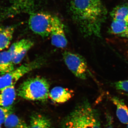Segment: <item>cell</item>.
Here are the masks:
<instances>
[{"label":"cell","mask_w":128,"mask_h":128,"mask_svg":"<svg viewBox=\"0 0 128 128\" xmlns=\"http://www.w3.org/2000/svg\"></svg>","instance_id":"23"},{"label":"cell","mask_w":128,"mask_h":128,"mask_svg":"<svg viewBox=\"0 0 128 128\" xmlns=\"http://www.w3.org/2000/svg\"><path fill=\"white\" fill-rule=\"evenodd\" d=\"M72 18L84 37H100L107 11L102 0H71Z\"/></svg>","instance_id":"1"},{"label":"cell","mask_w":128,"mask_h":128,"mask_svg":"<svg viewBox=\"0 0 128 128\" xmlns=\"http://www.w3.org/2000/svg\"><path fill=\"white\" fill-rule=\"evenodd\" d=\"M127 128H128V124H127Z\"/></svg>","instance_id":"22"},{"label":"cell","mask_w":128,"mask_h":128,"mask_svg":"<svg viewBox=\"0 0 128 128\" xmlns=\"http://www.w3.org/2000/svg\"><path fill=\"white\" fill-rule=\"evenodd\" d=\"M12 113V106L5 108L0 107V128L4 123L8 116Z\"/></svg>","instance_id":"19"},{"label":"cell","mask_w":128,"mask_h":128,"mask_svg":"<svg viewBox=\"0 0 128 128\" xmlns=\"http://www.w3.org/2000/svg\"><path fill=\"white\" fill-rule=\"evenodd\" d=\"M34 45L33 41L28 39H22L12 44L8 50L15 65L22 62L28 51Z\"/></svg>","instance_id":"7"},{"label":"cell","mask_w":128,"mask_h":128,"mask_svg":"<svg viewBox=\"0 0 128 128\" xmlns=\"http://www.w3.org/2000/svg\"><path fill=\"white\" fill-rule=\"evenodd\" d=\"M15 26L0 27V52L8 48L13 38Z\"/></svg>","instance_id":"11"},{"label":"cell","mask_w":128,"mask_h":128,"mask_svg":"<svg viewBox=\"0 0 128 128\" xmlns=\"http://www.w3.org/2000/svg\"><path fill=\"white\" fill-rule=\"evenodd\" d=\"M49 82L46 78L40 76L25 80L17 90L18 96L31 101L44 102L49 97Z\"/></svg>","instance_id":"3"},{"label":"cell","mask_w":128,"mask_h":128,"mask_svg":"<svg viewBox=\"0 0 128 128\" xmlns=\"http://www.w3.org/2000/svg\"><path fill=\"white\" fill-rule=\"evenodd\" d=\"M16 94L15 86L0 89V107L11 106L16 100Z\"/></svg>","instance_id":"10"},{"label":"cell","mask_w":128,"mask_h":128,"mask_svg":"<svg viewBox=\"0 0 128 128\" xmlns=\"http://www.w3.org/2000/svg\"><path fill=\"white\" fill-rule=\"evenodd\" d=\"M4 125L6 128H28L25 121L12 113L8 117Z\"/></svg>","instance_id":"18"},{"label":"cell","mask_w":128,"mask_h":128,"mask_svg":"<svg viewBox=\"0 0 128 128\" xmlns=\"http://www.w3.org/2000/svg\"><path fill=\"white\" fill-rule=\"evenodd\" d=\"M110 32L112 34L118 36L128 38V24L112 21L110 25Z\"/></svg>","instance_id":"17"},{"label":"cell","mask_w":128,"mask_h":128,"mask_svg":"<svg viewBox=\"0 0 128 128\" xmlns=\"http://www.w3.org/2000/svg\"><path fill=\"white\" fill-rule=\"evenodd\" d=\"M28 128H52L50 120L43 114L35 113L30 117Z\"/></svg>","instance_id":"15"},{"label":"cell","mask_w":128,"mask_h":128,"mask_svg":"<svg viewBox=\"0 0 128 128\" xmlns=\"http://www.w3.org/2000/svg\"><path fill=\"white\" fill-rule=\"evenodd\" d=\"M50 36L53 46L62 48L67 46L68 42L65 34L64 25L59 18L54 25Z\"/></svg>","instance_id":"8"},{"label":"cell","mask_w":128,"mask_h":128,"mask_svg":"<svg viewBox=\"0 0 128 128\" xmlns=\"http://www.w3.org/2000/svg\"><path fill=\"white\" fill-rule=\"evenodd\" d=\"M114 86L117 90L128 92V80L117 82H114Z\"/></svg>","instance_id":"20"},{"label":"cell","mask_w":128,"mask_h":128,"mask_svg":"<svg viewBox=\"0 0 128 128\" xmlns=\"http://www.w3.org/2000/svg\"><path fill=\"white\" fill-rule=\"evenodd\" d=\"M29 14L28 26L32 32L42 38L50 36L58 18L42 12H32Z\"/></svg>","instance_id":"4"},{"label":"cell","mask_w":128,"mask_h":128,"mask_svg":"<svg viewBox=\"0 0 128 128\" xmlns=\"http://www.w3.org/2000/svg\"><path fill=\"white\" fill-rule=\"evenodd\" d=\"M112 102L116 108L117 116L120 121L122 124H128V107L124 102L117 97H113L111 98Z\"/></svg>","instance_id":"13"},{"label":"cell","mask_w":128,"mask_h":128,"mask_svg":"<svg viewBox=\"0 0 128 128\" xmlns=\"http://www.w3.org/2000/svg\"><path fill=\"white\" fill-rule=\"evenodd\" d=\"M45 63L43 57H39L29 63L22 65L9 73L0 76V89L15 86L16 82L25 74L39 68Z\"/></svg>","instance_id":"5"},{"label":"cell","mask_w":128,"mask_h":128,"mask_svg":"<svg viewBox=\"0 0 128 128\" xmlns=\"http://www.w3.org/2000/svg\"><path fill=\"white\" fill-rule=\"evenodd\" d=\"M111 118H108L107 123L106 124V128H114L113 126Z\"/></svg>","instance_id":"21"},{"label":"cell","mask_w":128,"mask_h":128,"mask_svg":"<svg viewBox=\"0 0 128 128\" xmlns=\"http://www.w3.org/2000/svg\"><path fill=\"white\" fill-rule=\"evenodd\" d=\"M73 96V91L67 88L60 86L54 88L49 93V97L54 102L63 103L71 98Z\"/></svg>","instance_id":"9"},{"label":"cell","mask_w":128,"mask_h":128,"mask_svg":"<svg viewBox=\"0 0 128 128\" xmlns=\"http://www.w3.org/2000/svg\"></svg>","instance_id":"24"},{"label":"cell","mask_w":128,"mask_h":128,"mask_svg":"<svg viewBox=\"0 0 128 128\" xmlns=\"http://www.w3.org/2000/svg\"><path fill=\"white\" fill-rule=\"evenodd\" d=\"M12 2L10 9L14 13L25 12L29 14L33 12L34 0H12Z\"/></svg>","instance_id":"12"},{"label":"cell","mask_w":128,"mask_h":128,"mask_svg":"<svg viewBox=\"0 0 128 128\" xmlns=\"http://www.w3.org/2000/svg\"><path fill=\"white\" fill-rule=\"evenodd\" d=\"M110 16L112 21L128 24V5L124 4L117 6L112 9Z\"/></svg>","instance_id":"16"},{"label":"cell","mask_w":128,"mask_h":128,"mask_svg":"<svg viewBox=\"0 0 128 128\" xmlns=\"http://www.w3.org/2000/svg\"><path fill=\"white\" fill-rule=\"evenodd\" d=\"M63 57L66 66L76 77L83 80L87 78L88 67L86 60L82 56L65 51L63 53Z\"/></svg>","instance_id":"6"},{"label":"cell","mask_w":128,"mask_h":128,"mask_svg":"<svg viewBox=\"0 0 128 128\" xmlns=\"http://www.w3.org/2000/svg\"><path fill=\"white\" fill-rule=\"evenodd\" d=\"M61 128H101L97 112L88 102L78 105L62 122Z\"/></svg>","instance_id":"2"},{"label":"cell","mask_w":128,"mask_h":128,"mask_svg":"<svg viewBox=\"0 0 128 128\" xmlns=\"http://www.w3.org/2000/svg\"><path fill=\"white\" fill-rule=\"evenodd\" d=\"M15 66L8 50L0 52V76L13 70Z\"/></svg>","instance_id":"14"}]
</instances>
